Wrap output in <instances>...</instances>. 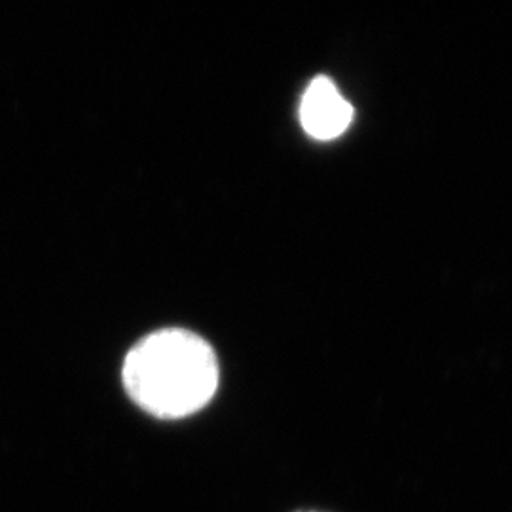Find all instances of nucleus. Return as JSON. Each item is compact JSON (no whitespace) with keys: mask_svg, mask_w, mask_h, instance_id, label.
Listing matches in <instances>:
<instances>
[{"mask_svg":"<svg viewBox=\"0 0 512 512\" xmlns=\"http://www.w3.org/2000/svg\"><path fill=\"white\" fill-rule=\"evenodd\" d=\"M296 512H321V511H296Z\"/></svg>","mask_w":512,"mask_h":512,"instance_id":"3","label":"nucleus"},{"mask_svg":"<svg viewBox=\"0 0 512 512\" xmlns=\"http://www.w3.org/2000/svg\"><path fill=\"white\" fill-rule=\"evenodd\" d=\"M353 107L329 76H315L300 101V124L317 141H332L348 131Z\"/></svg>","mask_w":512,"mask_h":512,"instance_id":"2","label":"nucleus"},{"mask_svg":"<svg viewBox=\"0 0 512 512\" xmlns=\"http://www.w3.org/2000/svg\"><path fill=\"white\" fill-rule=\"evenodd\" d=\"M129 399L160 420L200 412L219 389V361L202 336L156 330L129 349L122 368Z\"/></svg>","mask_w":512,"mask_h":512,"instance_id":"1","label":"nucleus"}]
</instances>
